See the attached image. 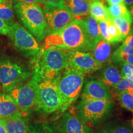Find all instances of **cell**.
Returning a JSON list of instances; mask_svg holds the SVG:
<instances>
[{"label": "cell", "mask_w": 133, "mask_h": 133, "mask_svg": "<svg viewBox=\"0 0 133 133\" xmlns=\"http://www.w3.org/2000/svg\"><path fill=\"white\" fill-rule=\"evenodd\" d=\"M32 78L39 83L46 79H54L69 69L67 50L51 47L41 48L31 58Z\"/></svg>", "instance_id": "1"}, {"label": "cell", "mask_w": 133, "mask_h": 133, "mask_svg": "<svg viewBox=\"0 0 133 133\" xmlns=\"http://www.w3.org/2000/svg\"><path fill=\"white\" fill-rule=\"evenodd\" d=\"M51 47L83 52H90L94 48L88 38L84 21L76 20L62 30L46 36L43 48Z\"/></svg>", "instance_id": "2"}, {"label": "cell", "mask_w": 133, "mask_h": 133, "mask_svg": "<svg viewBox=\"0 0 133 133\" xmlns=\"http://www.w3.org/2000/svg\"><path fill=\"white\" fill-rule=\"evenodd\" d=\"M12 7L21 25L36 38L41 41L48 35L47 25L43 9L36 3H28L14 0Z\"/></svg>", "instance_id": "3"}, {"label": "cell", "mask_w": 133, "mask_h": 133, "mask_svg": "<svg viewBox=\"0 0 133 133\" xmlns=\"http://www.w3.org/2000/svg\"><path fill=\"white\" fill-rule=\"evenodd\" d=\"M113 101L94 100L81 97L76 107V116L89 126L104 121L114 109Z\"/></svg>", "instance_id": "4"}, {"label": "cell", "mask_w": 133, "mask_h": 133, "mask_svg": "<svg viewBox=\"0 0 133 133\" xmlns=\"http://www.w3.org/2000/svg\"><path fill=\"white\" fill-rule=\"evenodd\" d=\"M63 100L64 113L80 95L84 86V75L76 70L68 69L56 78Z\"/></svg>", "instance_id": "5"}, {"label": "cell", "mask_w": 133, "mask_h": 133, "mask_svg": "<svg viewBox=\"0 0 133 133\" xmlns=\"http://www.w3.org/2000/svg\"><path fill=\"white\" fill-rule=\"evenodd\" d=\"M31 73L22 64L7 56L0 58V84L4 93H8L26 82Z\"/></svg>", "instance_id": "6"}, {"label": "cell", "mask_w": 133, "mask_h": 133, "mask_svg": "<svg viewBox=\"0 0 133 133\" xmlns=\"http://www.w3.org/2000/svg\"><path fill=\"white\" fill-rule=\"evenodd\" d=\"M38 84L39 92L36 108L48 114L62 110L64 102L56 79H46Z\"/></svg>", "instance_id": "7"}, {"label": "cell", "mask_w": 133, "mask_h": 133, "mask_svg": "<svg viewBox=\"0 0 133 133\" xmlns=\"http://www.w3.org/2000/svg\"><path fill=\"white\" fill-rule=\"evenodd\" d=\"M7 35L14 47L25 57L31 59L41 49L36 38L19 22L9 26Z\"/></svg>", "instance_id": "8"}, {"label": "cell", "mask_w": 133, "mask_h": 133, "mask_svg": "<svg viewBox=\"0 0 133 133\" xmlns=\"http://www.w3.org/2000/svg\"><path fill=\"white\" fill-rule=\"evenodd\" d=\"M39 84L31 78L14 88L8 94L13 98L18 107L24 114L37 107Z\"/></svg>", "instance_id": "9"}, {"label": "cell", "mask_w": 133, "mask_h": 133, "mask_svg": "<svg viewBox=\"0 0 133 133\" xmlns=\"http://www.w3.org/2000/svg\"><path fill=\"white\" fill-rule=\"evenodd\" d=\"M41 6L45 17L48 35L62 30L75 20L65 4L59 6L41 4Z\"/></svg>", "instance_id": "10"}, {"label": "cell", "mask_w": 133, "mask_h": 133, "mask_svg": "<svg viewBox=\"0 0 133 133\" xmlns=\"http://www.w3.org/2000/svg\"><path fill=\"white\" fill-rule=\"evenodd\" d=\"M69 69L76 70L83 74L96 72L103 67L93 57L91 52L67 50Z\"/></svg>", "instance_id": "11"}, {"label": "cell", "mask_w": 133, "mask_h": 133, "mask_svg": "<svg viewBox=\"0 0 133 133\" xmlns=\"http://www.w3.org/2000/svg\"><path fill=\"white\" fill-rule=\"evenodd\" d=\"M81 97L94 100L112 101L110 89L100 79L93 78L86 81L83 86Z\"/></svg>", "instance_id": "12"}, {"label": "cell", "mask_w": 133, "mask_h": 133, "mask_svg": "<svg viewBox=\"0 0 133 133\" xmlns=\"http://www.w3.org/2000/svg\"><path fill=\"white\" fill-rule=\"evenodd\" d=\"M59 126L65 133H94L90 126L69 112H64L60 119Z\"/></svg>", "instance_id": "13"}, {"label": "cell", "mask_w": 133, "mask_h": 133, "mask_svg": "<svg viewBox=\"0 0 133 133\" xmlns=\"http://www.w3.org/2000/svg\"><path fill=\"white\" fill-rule=\"evenodd\" d=\"M13 98L8 93L0 94V119L24 115Z\"/></svg>", "instance_id": "14"}, {"label": "cell", "mask_w": 133, "mask_h": 133, "mask_svg": "<svg viewBox=\"0 0 133 133\" xmlns=\"http://www.w3.org/2000/svg\"><path fill=\"white\" fill-rule=\"evenodd\" d=\"M122 78L121 70L118 64L112 62H108L105 64L101 71L100 79L108 87L113 88Z\"/></svg>", "instance_id": "15"}, {"label": "cell", "mask_w": 133, "mask_h": 133, "mask_svg": "<svg viewBox=\"0 0 133 133\" xmlns=\"http://www.w3.org/2000/svg\"><path fill=\"white\" fill-rule=\"evenodd\" d=\"M90 0H65L66 8L76 21H83L89 16Z\"/></svg>", "instance_id": "16"}, {"label": "cell", "mask_w": 133, "mask_h": 133, "mask_svg": "<svg viewBox=\"0 0 133 133\" xmlns=\"http://www.w3.org/2000/svg\"><path fill=\"white\" fill-rule=\"evenodd\" d=\"M97 133H133V128L128 121L114 119L98 129Z\"/></svg>", "instance_id": "17"}, {"label": "cell", "mask_w": 133, "mask_h": 133, "mask_svg": "<svg viewBox=\"0 0 133 133\" xmlns=\"http://www.w3.org/2000/svg\"><path fill=\"white\" fill-rule=\"evenodd\" d=\"M91 52L94 59L99 64L104 66V64L109 62V60L111 59L112 56L111 43L102 39L96 44Z\"/></svg>", "instance_id": "18"}, {"label": "cell", "mask_w": 133, "mask_h": 133, "mask_svg": "<svg viewBox=\"0 0 133 133\" xmlns=\"http://www.w3.org/2000/svg\"><path fill=\"white\" fill-rule=\"evenodd\" d=\"M7 133H29V125L24 115L4 119Z\"/></svg>", "instance_id": "19"}, {"label": "cell", "mask_w": 133, "mask_h": 133, "mask_svg": "<svg viewBox=\"0 0 133 133\" xmlns=\"http://www.w3.org/2000/svg\"><path fill=\"white\" fill-rule=\"evenodd\" d=\"M83 21L85 24L88 38L94 48L96 44L102 39L100 33L99 23L97 20L93 18L90 15Z\"/></svg>", "instance_id": "20"}, {"label": "cell", "mask_w": 133, "mask_h": 133, "mask_svg": "<svg viewBox=\"0 0 133 133\" xmlns=\"http://www.w3.org/2000/svg\"><path fill=\"white\" fill-rule=\"evenodd\" d=\"M89 14L97 21H110L111 18L108 12L107 8L101 1H92L89 8Z\"/></svg>", "instance_id": "21"}, {"label": "cell", "mask_w": 133, "mask_h": 133, "mask_svg": "<svg viewBox=\"0 0 133 133\" xmlns=\"http://www.w3.org/2000/svg\"><path fill=\"white\" fill-rule=\"evenodd\" d=\"M29 133H65L59 124L35 123L29 125Z\"/></svg>", "instance_id": "22"}, {"label": "cell", "mask_w": 133, "mask_h": 133, "mask_svg": "<svg viewBox=\"0 0 133 133\" xmlns=\"http://www.w3.org/2000/svg\"><path fill=\"white\" fill-rule=\"evenodd\" d=\"M0 19L9 26L16 22L12 1L4 0L3 3H0Z\"/></svg>", "instance_id": "23"}, {"label": "cell", "mask_w": 133, "mask_h": 133, "mask_svg": "<svg viewBox=\"0 0 133 133\" xmlns=\"http://www.w3.org/2000/svg\"><path fill=\"white\" fill-rule=\"evenodd\" d=\"M108 12L111 19L115 17H122L132 23L129 11L124 4H114L107 8Z\"/></svg>", "instance_id": "24"}, {"label": "cell", "mask_w": 133, "mask_h": 133, "mask_svg": "<svg viewBox=\"0 0 133 133\" xmlns=\"http://www.w3.org/2000/svg\"><path fill=\"white\" fill-rule=\"evenodd\" d=\"M117 99L122 107L133 112V90H126L119 92Z\"/></svg>", "instance_id": "25"}, {"label": "cell", "mask_w": 133, "mask_h": 133, "mask_svg": "<svg viewBox=\"0 0 133 133\" xmlns=\"http://www.w3.org/2000/svg\"><path fill=\"white\" fill-rule=\"evenodd\" d=\"M112 22L116 26L119 33L125 38L130 33L132 29V23L128 21L127 19L122 17H115L111 19Z\"/></svg>", "instance_id": "26"}, {"label": "cell", "mask_w": 133, "mask_h": 133, "mask_svg": "<svg viewBox=\"0 0 133 133\" xmlns=\"http://www.w3.org/2000/svg\"><path fill=\"white\" fill-rule=\"evenodd\" d=\"M108 33L109 36V43H118L124 39V38L121 35L116 26L112 22V20L108 21Z\"/></svg>", "instance_id": "27"}, {"label": "cell", "mask_w": 133, "mask_h": 133, "mask_svg": "<svg viewBox=\"0 0 133 133\" xmlns=\"http://www.w3.org/2000/svg\"><path fill=\"white\" fill-rule=\"evenodd\" d=\"M112 89L116 94L123 91L133 90V79L123 78Z\"/></svg>", "instance_id": "28"}, {"label": "cell", "mask_w": 133, "mask_h": 133, "mask_svg": "<svg viewBox=\"0 0 133 133\" xmlns=\"http://www.w3.org/2000/svg\"><path fill=\"white\" fill-rule=\"evenodd\" d=\"M121 75L122 78L133 79V65L129 63L123 62L121 64Z\"/></svg>", "instance_id": "29"}, {"label": "cell", "mask_w": 133, "mask_h": 133, "mask_svg": "<svg viewBox=\"0 0 133 133\" xmlns=\"http://www.w3.org/2000/svg\"><path fill=\"white\" fill-rule=\"evenodd\" d=\"M98 23H99L100 33H101L102 39L109 42V33H108V21H98Z\"/></svg>", "instance_id": "30"}, {"label": "cell", "mask_w": 133, "mask_h": 133, "mask_svg": "<svg viewBox=\"0 0 133 133\" xmlns=\"http://www.w3.org/2000/svg\"><path fill=\"white\" fill-rule=\"evenodd\" d=\"M41 1L42 4L49 6H59L65 4V0H41Z\"/></svg>", "instance_id": "31"}, {"label": "cell", "mask_w": 133, "mask_h": 133, "mask_svg": "<svg viewBox=\"0 0 133 133\" xmlns=\"http://www.w3.org/2000/svg\"><path fill=\"white\" fill-rule=\"evenodd\" d=\"M9 31V26L4 21L0 19V35H7Z\"/></svg>", "instance_id": "32"}, {"label": "cell", "mask_w": 133, "mask_h": 133, "mask_svg": "<svg viewBox=\"0 0 133 133\" xmlns=\"http://www.w3.org/2000/svg\"><path fill=\"white\" fill-rule=\"evenodd\" d=\"M123 62L129 63V64H130L133 65V54L124 56V57L122 58V59H121V64Z\"/></svg>", "instance_id": "33"}, {"label": "cell", "mask_w": 133, "mask_h": 133, "mask_svg": "<svg viewBox=\"0 0 133 133\" xmlns=\"http://www.w3.org/2000/svg\"><path fill=\"white\" fill-rule=\"evenodd\" d=\"M109 6L114 4H124L123 0H105Z\"/></svg>", "instance_id": "34"}, {"label": "cell", "mask_w": 133, "mask_h": 133, "mask_svg": "<svg viewBox=\"0 0 133 133\" xmlns=\"http://www.w3.org/2000/svg\"><path fill=\"white\" fill-rule=\"evenodd\" d=\"M0 133H7L4 119H0Z\"/></svg>", "instance_id": "35"}, {"label": "cell", "mask_w": 133, "mask_h": 133, "mask_svg": "<svg viewBox=\"0 0 133 133\" xmlns=\"http://www.w3.org/2000/svg\"><path fill=\"white\" fill-rule=\"evenodd\" d=\"M19 1L28 3H36V4H42V1H41V0H19Z\"/></svg>", "instance_id": "36"}, {"label": "cell", "mask_w": 133, "mask_h": 133, "mask_svg": "<svg viewBox=\"0 0 133 133\" xmlns=\"http://www.w3.org/2000/svg\"><path fill=\"white\" fill-rule=\"evenodd\" d=\"M124 4L127 7L129 8L131 7V6H133V0H123Z\"/></svg>", "instance_id": "37"}, {"label": "cell", "mask_w": 133, "mask_h": 133, "mask_svg": "<svg viewBox=\"0 0 133 133\" xmlns=\"http://www.w3.org/2000/svg\"><path fill=\"white\" fill-rule=\"evenodd\" d=\"M129 12H130L131 20H132V22H133V6H132L131 7L129 8Z\"/></svg>", "instance_id": "38"}, {"label": "cell", "mask_w": 133, "mask_h": 133, "mask_svg": "<svg viewBox=\"0 0 133 133\" xmlns=\"http://www.w3.org/2000/svg\"><path fill=\"white\" fill-rule=\"evenodd\" d=\"M91 2H92V1H101V2H102V3H105V0H90Z\"/></svg>", "instance_id": "39"}, {"label": "cell", "mask_w": 133, "mask_h": 133, "mask_svg": "<svg viewBox=\"0 0 133 133\" xmlns=\"http://www.w3.org/2000/svg\"><path fill=\"white\" fill-rule=\"evenodd\" d=\"M131 125H132V128H133V116H132V121H131Z\"/></svg>", "instance_id": "40"}, {"label": "cell", "mask_w": 133, "mask_h": 133, "mask_svg": "<svg viewBox=\"0 0 133 133\" xmlns=\"http://www.w3.org/2000/svg\"><path fill=\"white\" fill-rule=\"evenodd\" d=\"M3 1H4V0H0V3H3Z\"/></svg>", "instance_id": "41"}, {"label": "cell", "mask_w": 133, "mask_h": 133, "mask_svg": "<svg viewBox=\"0 0 133 133\" xmlns=\"http://www.w3.org/2000/svg\"><path fill=\"white\" fill-rule=\"evenodd\" d=\"M132 23H133V22H132ZM132 29L133 30V25H132Z\"/></svg>", "instance_id": "42"}]
</instances>
